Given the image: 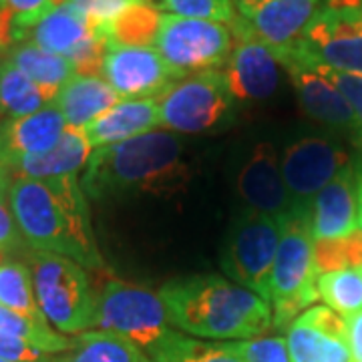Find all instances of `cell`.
<instances>
[{
    "mask_svg": "<svg viewBox=\"0 0 362 362\" xmlns=\"http://www.w3.org/2000/svg\"><path fill=\"white\" fill-rule=\"evenodd\" d=\"M320 69L324 71V75L330 78V83L340 90V95L344 97V101L352 109L356 125H358V135L362 137V75L340 73V71H332V69H326V66H320Z\"/></svg>",
    "mask_w": 362,
    "mask_h": 362,
    "instance_id": "37",
    "label": "cell"
},
{
    "mask_svg": "<svg viewBox=\"0 0 362 362\" xmlns=\"http://www.w3.org/2000/svg\"><path fill=\"white\" fill-rule=\"evenodd\" d=\"M294 54L308 63L340 73L362 75V14L361 6L322 4L298 42L278 57Z\"/></svg>",
    "mask_w": 362,
    "mask_h": 362,
    "instance_id": "9",
    "label": "cell"
},
{
    "mask_svg": "<svg viewBox=\"0 0 362 362\" xmlns=\"http://www.w3.org/2000/svg\"><path fill=\"white\" fill-rule=\"evenodd\" d=\"M66 127L65 117L54 105H47L33 115L8 119L0 127V161L51 151L65 135Z\"/></svg>",
    "mask_w": 362,
    "mask_h": 362,
    "instance_id": "19",
    "label": "cell"
},
{
    "mask_svg": "<svg viewBox=\"0 0 362 362\" xmlns=\"http://www.w3.org/2000/svg\"><path fill=\"white\" fill-rule=\"evenodd\" d=\"M145 362H153V361H151V358H149V356H147V361H145Z\"/></svg>",
    "mask_w": 362,
    "mask_h": 362,
    "instance_id": "48",
    "label": "cell"
},
{
    "mask_svg": "<svg viewBox=\"0 0 362 362\" xmlns=\"http://www.w3.org/2000/svg\"><path fill=\"white\" fill-rule=\"evenodd\" d=\"M66 2L75 6L83 16H87L90 23L97 26V30L103 35L105 28L137 0H66Z\"/></svg>",
    "mask_w": 362,
    "mask_h": 362,
    "instance_id": "36",
    "label": "cell"
},
{
    "mask_svg": "<svg viewBox=\"0 0 362 362\" xmlns=\"http://www.w3.org/2000/svg\"><path fill=\"white\" fill-rule=\"evenodd\" d=\"M356 206H358V228L362 230V175L356 180Z\"/></svg>",
    "mask_w": 362,
    "mask_h": 362,
    "instance_id": "43",
    "label": "cell"
},
{
    "mask_svg": "<svg viewBox=\"0 0 362 362\" xmlns=\"http://www.w3.org/2000/svg\"><path fill=\"white\" fill-rule=\"evenodd\" d=\"M119 101L121 97L103 77L75 75L51 105L63 113L69 127L83 129L93 119L103 115L107 109H111Z\"/></svg>",
    "mask_w": 362,
    "mask_h": 362,
    "instance_id": "22",
    "label": "cell"
},
{
    "mask_svg": "<svg viewBox=\"0 0 362 362\" xmlns=\"http://www.w3.org/2000/svg\"><path fill=\"white\" fill-rule=\"evenodd\" d=\"M361 270H362V268H361Z\"/></svg>",
    "mask_w": 362,
    "mask_h": 362,
    "instance_id": "51",
    "label": "cell"
},
{
    "mask_svg": "<svg viewBox=\"0 0 362 362\" xmlns=\"http://www.w3.org/2000/svg\"><path fill=\"white\" fill-rule=\"evenodd\" d=\"M361 14H362V2H361Z\"/></svg>",
    "mask_w": 362,
    "mask_h": 362,
    "instance_id": "50",
    "label": "cell"
},
{
    "mask_svg": "<svg viewBox=\"0 0 362 362\" xmlns=\"http://www.w3.org/2000/svg\"><path fill=\"white\" fill-rule=\"evenodd\" d=\"M314 258H316L318 276L324 272L362 268V230L340 242L314 244Z\"/></svg>",
    "mask_w": 362,
    "mask_h": 362,
    "instance_id": "32",
    "label": "cell"
},
{
    "mask_svg": "<svg viewBox=\"0 0 362 362\" xmlns=\"http://www.w3.org/2000/svg\"><path fill=\"white\" fill-rule=\"evenodd\" d=\"M161 11L183 18L214 21L228 26L238 16L233 0H163Z\"/></svg>",
    "mask_w": 362,
    "mask_h": 362,
    "instance_id": "33",
    "label": "cell"
},
{
    "mask_svg": "<svg viewBox=\"0 0 362 362\" xmlns=\"http://www.w3.org/2000/svg\"><path fill=\"white\" fill-rule=\"evenodd\" d=\"M235 2H256V0H233V4H235Z\"/></svg>",
    "mask_w": 362,
    "mask_h": 362,
    "instance_id": "47",
    "label": "cell"
},
{
    "mask_svg": "<svg viewBox=\"0 0 362 362\" xmlns=\"http://www.w3.org/2000/svg\"><path fill=\"white\" fill-rule=\"evenodd\" d=\"M93 147L85 137V131L78 127H66L61 141L51 151L40 156H21L4 161V168L11 177H28V180H52L77 175L87 168Z\"/></svg>",
    "mask_w": 362,
    "mask_h": 362,
    "instance_id": "21",
    "label": "cell"
},
{
    "mask_svg": "<svg viewBox=\"0 0 362 362\" xmlns=\"http://www.w3.org/2000/svg\"><path fill=\"white\" fill-rule=\"evenodd\" d=\"M101 77L121 99H159L181 81L156 47L121 45L107 47Z\"/></svg>",
    "mask_w": 362,
    "mask_h": 362,
    "instance_id": "12",
    "label": "cell"
},
{
    "mask_svg": "<svg viewBox=\"0 0 362 362\" xmlns=\"http://www.w3.org/2000/svg\"><path fill=\"white\" fill-rule=\"evenodd\" d=\"M14 40V21L13 14L8 13L2 4H0V52L11 51Z\"/></svg>",
    "mask_w": 362,
    "mask_h": 362,
    "instance_id": "41",
    "label": "cell"
},
{
    "mask_svg": "<svg viewBox=\"0 0 362 362\" xmlns=\"http://www.w3.org/2000/svg\"><path fill=\"white\" fill-rule=\"evenodd\" d=\"M0 304L28 318L47 320L37 302L33 272L23 262L0 264Z\"/></svg>",
    "mask_w": 362,
    "mask_h": 362,
    "instance_id": "29",
    "label": "cell"
},
{
    "mask_svg": "<svg viewBox=\"0 0 362 362\" xmlns=\"http://www.w3.org/2000/svg\"><path fill=\"white\" fill-rule=\"evenodd\" d=\"M189 169L181 143L168 131H151L129 141L105 145L90 153L81 180L85 195L113 199L129 194H175Z\"/></svg>",
    "mask_w": 362,
    "mask_h": 362,
    "instance_id": "3",
    "label": "cell"
},
{
    "mask_svg": "<svg viewBox=\"0 0 362 362\" xmlns=\"http://www.w3.org/2000/svg\"><path fill=\"white\" fill-rule=\"evenodd\" d=\"M137 2H145V4H153V6H161L163 0H137Z\"/></svg>",
    "mask_w": 362,
    "mask_h": 362,
    "instance_id": "45",
    "label": "cell"
},
{
    "mask_svg": "<svg viewBox=\"0 0 362 362\" xmlns=\"http://www.w3.org/2000/svg\"><path fill=\"white\" fill-rule=\"evenodd\" d=\"M169 320L159 294L143 286L107 280L95 294L93 328L113 332L149 352L168 337Z\"/></svg>",
    "mask_w": 362,
    "mask_h": 362,
    "instance_id": "6",
    "label": "cell"
},
{
    "mask_svg": "<svg viewBox=\"0 0 362 362\" xmlns=\"http://www.w3.org/2000/svg\"><path fill=\"white\" fill-rule=\"evenodd\" d=\"M49 99L40 93V89L25 77L18 69L8 61L0 69V113L8 119L33 115L45 109Z\"/></svg>",
    "mask_w": 362,
    "mask_h": 362,
    "instance_id": "28",
    "label": "cell"
},
{
    "mask_svg": "<svg viewBox=\"0 0 362 362\" xmlns=\"http://www.w3.org/2000/svg\"><path fill=\"white\" fill-rule=\"evenodd\" d=\"M356 181L352 168L342 171L314 197L310 232L314 244H332L358 232Z\"/></svg>",
    "mask_w": 362,
    "mask_h": 362,
    "instance_id": "18",
    "label": "cell"
},
{
    "mask_svg": "<svg viewBox=\"0 0 362 362\" xmlns=\"http://www.w3.org/2000/svg\"><path fill=\"white\" fill-rule=\"evenodd\" d=\"M6 195L18 232L35 252L57 254L90 270L103 266L77 175L14 177Z\"/></svg>",
    "mask_w": 362,
    "mask_h": 362,
    "instance_id": "1",
    "label": "cell"
},
{
    "mask_svg": "<svg viewBox=\"0 0 362 362\" xmlns=\"http://www.w3.org/2000/svg\"><path fill=\"white\" fill-rule=\"evenodd\" d=\"M290 362H352L346 322L328 306H310L288 326Z\"/></svg>",
    "mask_w": 362,
    "mask_h": 362,
    "instance_id": "14",
    "label": "cell"
},
{
    "mask_svg": "<svg viewBox=\"0 0 362 362\" xmlns=\"http://www.w3.org/2000/svg\"><path fill=\"white\" fill-rule=\"evenodd\" d=\"M8 63L30 78L49 99V103H52L61 89L77 75L75 66L66 57L42 51L40 47L28 40L8 51Z\"/></svg>",
    "mask_w": 362,
    "mask_h": 362,
    "instance_id": "24",
    "label": "cell"
},
{
    "mask_svg": "<svg viewBox=\"0 0 362 362\" xmlns=\"http://www.w3.org/2000/svg\"><path fill=\"white\" fill-rule=\"evenodd\" d=\"M11 175H8V171L4 168V163L0 161V194L2 192H8V185H11Z\"/></svg>",
    "mask_w": 362,
    "mask_h": 362,
    "instance_id": "42",
    "label": "cell"
},
{
    "mask_svg": "<svg viewBox=\"0 0 362 362\" xmlns=\"http://www.w3.org/2000/svg\"><path fill=\"white\" fill-rule=\"evenodd\" d=\"M156 49L180 78L220 71L232 54V28L214 21L163 13Z\"/></svg>",
    "mask_w": 362,
    "mask_h": 362,
    "instance_id": "8",
    "label": "cell"
},
{
    "mask_svg": "<svg viewBox=\"0 0 362 362\" xmlns=\"http://www.w3.org/2000/svg\"><path fill=\"white\" fill-rule=\"evenodd\" d=\"M318 296L324 306L340 316H350L362 310V270L344 268V270L324 272L318 276Z\"/></svg>",
    "mask_w": 362,
    "mask_h": 362,
    "instance_id": "31",
    "label": "cell"
},
{
    "mask_svg": "<svg viewBox=\"0 0 362 362\" xmlns=\"http://www.w3.org/2000/svg\"><path fill=\"white\" fill-rule=\"evenodd\" d=\"M320 6L322 0H256L235 2V13L276 54L300 40Z\"/></svg>",
    "mask_w": 362,
    "mask_h": 362,
    "instance_id": "15",
    "label": "cell"
},
{
    "mask_svg": "<svg viewBox=\"0 0 362 362\" xmlns=\"http://www.w3.org/2000/svg\"><path fill=\"white\" fill-rule=\"evenodd\" d=\"M169 324L181 332L209 340H252L270 330V304L220 276L171 280L159 290Z\"/></svg>",
    "mask_w": 362,
    "mask_h": 362,
    "instance_id": "2",
    "label": "cell"
},
{
    "mask_svg": "<svg viewBox=\"0 0 362 362\" xmlns=\"http://www.w3.org/2000/svg\"><path fill=\"white\" fill-rule=\"evenodd\" d=\"M156 127H159L157 99H121L103 115L85 125L83 131L90 147L99 149L147 135Z\"/></svg>",
    "mask_w": 362,
    "mask_h": 362,
    "instance_id": "20",
    "label": "cell"
},
{
    "mask_svg": "<svg viewBox=\"0 0 362 362\" xmlns=\"http://www.w3.org/2000/svg\"><path fill=\"white\" fill-rule=\"evenodd\" d=\"M288 218L247 209L233 223L221 254V268L232 282L244 286L270 304L274 259Z\"/></svg>",
    "mask_w": 362,
    "mask_h": 362,
    "instance_id": "7",
    "label": "cell"
},
{
    "mask_svg": "<svg viewBox=\"0 0 362 362\" xmlns=\"http://www.w3.org/2000/svg\"><path fill=\"white\" fill-rule=\"evenodd\" d=\"M350 168L349 153L330 139L302 137L290 143L280 159V169L292 199V216L310 218L314 197Z\"/></svg>",
    "mask_w": 362,
    "mask_h": 362,
    "instance_id": "11",
    "label": "cell"
},
{
    "mask_svg": "<svg viewBox=\"0 0 362 362\" xmlns=\"http://www.w3.org/2000/svg\"><path fill=\"white\" fill-rule=\"evenodd\" d=\"M238 194L252 211L276 218L292 216V199L272 143H258L252 149L238 173Z\"/></svg>",
    "mask_w": 362,
    "mask_h": 362,
    "instance_id": "17",
    "label": "cell"
},
{
    "mask_svg": "<svg viewBox=\"0 0 362 362\" xmlns=\"http://www.w3.org/2000/svg\"><path fill=\"white\" fill-rule=\"evenodd\" d=\"M221 346L244 362H290L286 338L259 337L252 340H230Z\"/></svg>",
    "mask_w": 362,
    "mask_h": 362,
    "instance_id": "34",
    "label": "cell"
},
{
    "mask_svg": "<svg viewBox=\"0 0 362 362\" xmlns=\"http://www.w3.org/2000/svg\"><path fill=\"white\" fill-rule=\"evenodd\" d=\"M147 354L127 338L93 330L83 332L71 354H65V362H145Z\"/></svg>",
    "mask_w": 362,
    "mask_h": 362,
    "instance_id": "26",
    "label": "cell"
},
{
    "mask_svg": "<svg viewBox=\"0 0 362 362\" xmlns=\"http://www.w3.org/2000/svg\"><path fill=\"white\" fill-rule=\"evenodd\" d=\"M233 49L223 71L233 99L262 101L272 97L280 83V63L268 45L254 37V33L238 14L230 25Z\"/></svg>",
    "mask_w": 362,
    "mask_h": 362,
    "instance_id": "13",
    "label": "cell"
},
{
    "mask_svg": "<svg viewBox=\"0 0 362 362\" xmlns=\"http://www.w3.org/2000/svg\"><path fill=\"white\" fill-rule=\"evenodd\" d=\"M4 254H6V252H4V250L0 247V264H2V259H4Z\"/></svg>",
    "mask_w": 362,
    "mask_h": 362,
    "instance_id": "46",
    "label": "cell"
},
{
    "mask_svg": "<svg viewBox=\"0 0 362 362\" xmlns=\"http://www.w3.org/2000/svg\"><path fill=\"white\" fill-rule=\"evenodd\" d=\"M163 13L159 6L133 2L121 16H117L111 25L105 28V39L109 45L121 47H156L157 35L161 28Z\"/></svg>",
    "mask_w": 362,
    "mask_h": 362,
    "instance_id": "25",
    "label": "cell"
},
{
    "mask_svg": "<svg viewBox=\"0 0 362 362\" xmlns=\"http://www.w3.org/2000/svg\"><path fill=\"white\" fill-rule=\"evenodd\" d=\"M153 362H244L221 346V342L209 344L202 340L171 330L156 349L147 352Z\"/></svg>",
    "mask_w": 362,
    "mask_h": 362,
    "instance_id": "30",
    "label": "cell"
},
{
    "mask_svg": "<svg viewBox=\"0 0 362 362\" xmlns=\"http://www.w3.org/2000/svg\"><path fill=\"white\" fill-rule=\"evenodd\" d=\"M21 246H23V235L18 232L11 207L4 202V195L0 194V247L4 252H14Z\"/></svg>",
    "mask_w": 362,
    "mask_h": 362,
    "instance_id": "39",
    "label": "cell"
},
{
    "mask_svg": "<svg viewBox=\"0 0 362 362\" xmlns=\"http://www.w3.org/2000/svg\"><path fill=\"white\" fill-rule=\"evenodd\" d=\"M0 362H13V361H0ZM37 362H65V354H63V356H54V354H51V356H47V358H42V361H37Z\"/></svg>",
    "mask_w": 362,
    "mask_h": 362,
    "instance_id": "44",
    "label": "cell"
},
{
    "mask_svg": "<svg viewBox=\"0 0 362 362\" xmlns=\"http://www.w3.org/2000/svg\"><path fill=\"white\" fill-rule=\"evenodd\" d=\"M66 0H0V4L13 14L14 40H25L26 33L51 14Z\"/></svg>",
    "mask_w": 362,
    "mask_h": 362,
    "instance_id": "35",
    "label": "cell"
},
{
    "mask_svg": "<svg viewBox=\"0 0 362 362\" xmlns=\"http://www.w3.org/2000/svg\"><path fill=\"white\" fill-rule=\"evenodd\" d=\"M97 33V26L87 16H83L75 6L65 2L51 14H47L39 25L33 26L25 39L40 47L42 51L69 59L71 52Z\"/></svg>",
    "mask_w": 362,
    "mask_h": 362,
    "instance_id": "23",
    "label": "cell"
},
{
    "mask_svg": "<svg viewBox=\"0 0 362 362\" xmlns=\"http://www.w3.org/2000/svg\"><path fill=\"white\" fill-rule=\"evenodd\" d=\"M2 65H4V63H2V59H0V69H2Z\"/></svg>",
    "mask_w": 362,
    "mask_h": 362,
    "instance_id": "49",
    "label": "cell"
},
{
    "mask_svg": "<svg viewBox=\"0 0 362 362\" xmlns=\"http://www.w3.org/2000/svg\"><path fill=\"white\" fill-rule=\"evenodd\" d=\"M159 127L177 133H202L220 123L233 95L223 71H204L177 81L159 99Z\"/></svg>",
    "mask_w": 362,
    "mask_h": 362,
    "instance_id": "10",
    "label": "cell"
},
{
    "mask_svg": "<svg viewBox=\"0 0 362 362\" xmlns=\"http://www.w3.org/2000/svg\"><path fill=\"white\" fill-rule=\"evenodd\" d=\"M278 63L286 66L292 85L296 89L298 101L306 115L330 127H342L358 133L354 113L340 95V90L330 83L324 71L314 63H308L294 54L278 57Z\"/></svg>",
    "mask_w": 362,
    "mask_h": 362,
    "instance_id": "16",
    "label": "cell"
},
{
    "mask_svg": "<svg viewBox=\"0 0 362 362\" xmlns=\"http://www.w3.org/2000/svg\"><path fill=\"white\" fill-rule=\"evenodd\" d=\"M30 264L37 302L47 322L63 334H81L93 328L95 292L85 268L47 252H35Z\"/></svg>",
    "mask_w": 362,
    "mask_h": 362,
    "instance_id": "5",
    "label": "cell"
},
{
    "mask_svg": "<svg viewBox=\"0 0 362 362\" xmlns=\"http://www.w3.org/2000/svg\"><path fill=\"white\" fill-rule=\"evenodd\" d=\"M0 332L21 338L47 354H63V352L75 349V344H77V338H69L52 330L51 324L47 320L28 318L25 314L4 308L2 304H0Z\"/></svg>",
    "mask_w": 362,
    "mask_h": 362,
    "instance_id": "27",
    "label": "cell"
},
{
    "mask_svg": "<svg viewBox=\"0 0 362 362\" xmlns=\"http://www.w3.org/2000/svg\"><path fill=\"white\" fill-rule=\"evenodd\" d=\"M344 322H346L350 358L352 362H362V310L344 316Z\"/></svg>",
    "mask_w": 362,
    "mask_h": 362,
    "instance_id": "40",
    "label": "cell"
},
{
    "mask_svg": "<svg viewBox=\"0 0 362 362\" xmlns=\"http://www.w3.org/2000/svg\"><path fill=\"white\" fill-rule=\"evenodd\" d=\"M51 354L42 352L37 346L28 344L21 338L8 337L0 332V361H13V362H37L47 358Z\"/></svg>",
    "mask_w": 362,
    "mask_h": 362,
    "instance_id": "38",
    "label": "cell"
},
{
    "mask_svg": "<svg viewBox=\"0 0 362 362\" xmlns=\"http://www.w3.org/2000/svg\"><path fill=\"white\" fill-rule=\"evenodd\" d=\"M318 270L314 258L310 218L290 216L280 238L270 280L272 322L288 328L318 300Z\"/></svg>",
    "mask_w": 362,
    "mask_h": 362,
    "instance_id": "4",
    "label": "cell"
}]
</instances>
